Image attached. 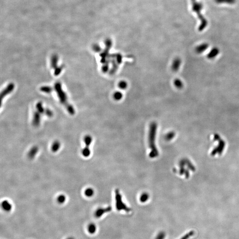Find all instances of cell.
<instances>
[{
    "instance_id": "obj_16",
    "label": "cell",
    "mask_w": 239,
    "mask_h": 239,
    "mask_svg": "<svg viewBox=\"0 0 239 239\" xmlns=\"http://www.w3.org/2000/svg\"><path fill=\"white\" fill-rule=\"evenodd\" d=\"M66 199L67 198L65 195L64 194H60L57 197V201L59 204H62L65 202Z\"/></svg>"
},
{
    "instance_id": "obj_17",
    "label": "cell",
    "mask_w": 239,
    "mask_h": 239,
    "mask_svg": "<svg viewBox=\"0 0 239 239\" xmlns=\"http://www.w3.org/2000/svg\"><path fill=\"white\" fill-rule=\"evenodd\" d=\"M122 97H123V95H122V93H120V92H116L113 94V98L114 99L117 101L121 100Z\"/></svg>"
},
{
    "instance_id": "obj_8",
    "label": "cell",
    "mask_w": 239,
    "mask_h": 239,
    "mask_svg": "<svg viewBox=\"0 0 239 239\" xmlns=\"http://www.w3.org/2000/svg\"><path fill=\"white\" fill-rule=\"evenodd\" d=\"M39 151V148L37 146H34L31 148L27 154L28 157L30 159H32L35 157Z\"/></svg>"
},
{
    "instance_id": "obj_10",
    "label": "cell",
    "mask_w": 239,
    "mask_h": 239,
    "mask_svg": "<svg viewBox=\"0 0 239 239\" xmlns=\"http://www.w3.org/2000/svg\"><path fill=\"white\" fill-rule=\"evenodd\" d=\"M111 210V208L110 207H108V208H105V209H103V208H100L97 210H96V212L95 213V216L96 218H100L102 215H103L105 212H108L110 210Z\"/></svg>"
},
{
    "instance_id": "obj_9",
    "label": "cell",
    "mask_w": 239,
    "mask_h": 239,
    "mask_svg": "<svg viewBox=\"0 0 239 239\" xmlns=\"http://www.w3.org/2000/svg\"><path fill=\"white\" fill-rule=\"evenodd\" d=\"M2 207L5 211L9 212L12 209V205L7 200H4L2 202Z\"/></svg>"
},
{
    "instance_id": "obj_22",
    "label": "cell",
    "mask_w": 239,
    "mask_h": 239,
    "mask_svg": "<svg viewBox=\"0 0 239 239\" xmlns=\"http://www.w3.org/2000/svg\"><path fill=\"white\" fill-rule=\"evenodd\" d=\"M67 239H75L73 237H70L68 238Z\"/></svg>"
},
{
    "instance_id": "obj_5",
    "label": "cell",
    "mask_w": 239,
    "mask_h": 239,
    "mask_svg": "<svg viewBox=\"0 0 239 239\" xmlns=\"http://www.w3.org/2000/svg\"><path fill=\"white\" fill-rule=\"evenodd\" d=\"M220 53L219 49L218 47H213L207 55V57L209 60H212L216 58Z\"/></svg>"
},
{
    "instance_id": "obj_19",
    "label": "cell",
    "mask_w": 239,
    "mask_h": 239,
    "mask_svg": "<svg viewBox=\"0 0 239 239\" xmlns=\"http://www.w3.org/2000/svg\"><path fill=\"white\" fill-rule=\"evenodd\" d=\"M119 86L121 89H125L128 86L127 83L125 81H121L119 83Z\"/></svg>"
},
{
    "instance_id": "obj_11",
    "label": "cell",
    "mask_w": 239,
    "mask_h": 239,
    "mask_svg": "<svg viewBox=\"0 0 239 239\" xmlns=\"http://www.w3.org/2000/svg\"><path fill=\"white\" fill-rule=\"evenodd\" d=\"M61 147V143L59 140H55L53 142L51 147L52 152H56L60 149Z\"/></svg>"
},
{
    "instance_id": "obj_6",
    "label": "cell",
    "mask_w": 239,
    "mask_h": 239,
    "mask_svg": "<svg viewBox=\"0 0 239 239\" xmlns=\"http://www.w3.org/2000/svg\"><path fill=\"white\" fill-rule=\"evenodd\" d=\"M209 45L207 43H203L200 44L195 48V52L198 54L202 53L209 47Z\"/></svg>"
},
{
    "instance_id": "obj_21",
    "label": "cell",
    "mask_w": 239,
    "mask_h": 239,
    "mask_svg": "<svg viewBox=\"0 0 239 239\" xmlns=\"http://www.w3.org/2000/svg\"><path fill=\"white\" fill-rule=\"evenodd\" d=\"M160 236H158L157 239H163V238L164 237V236H163V234H161L159 235Z\"/></svg>"
},
{
    "instance_id": "obj_20",
    "label": "cell",
    "mask_w": 239,
    "mask_h": 239,
    "mask_svg": "<svg viewBox=\"0 0 239 239\" xmlns=\"http://www.w3.org/2000/svg\"><path fill=\"white\" fill-rule=\"evenodd\" d=\"M175 136V133L173 132H171L169 133L168 135L166 136V138L168 140H171L173 137H174Z\"/></svg>"
},
{
    "instance_id": "obj_12",
    "label": "cell",
    "mask_w": 239,
    "mask_h": 239,
    "mask_svg": "<svg viewBox=\"0 0 239 239\" xmlns=\"http://www.w3.org/2000/svg\"><path fill=\"white\" fill-rule=\"evenodd\" d=\"M215 2L218 4H227L233 5L236 2V0H215Z\"/></svg>"
},
{
    "instance_id": "obj_1",
    "label": "cell",
    "mask_w": 239,
    "mask_h": 239,
    "mask_svg": "<svg viewBox=\"0 0 239 239\" xmlns=\"http://www.w3.org/2000/svg\"><path fill=\"white\" fill-rule=\"evenodd\" d=\"M192 2V9L194 12L197 14L200 20V24L198 27L199 32L204 30L208 25V21L201 14V11L203 8L202 3L197 2V0H191Z\"/></svg>"
},
{
    "instance_id": "obj_15",
    "label": "cell",
    "mask_w": 239,
    "mask_h": 239,
    "mask_svg": "<svg viewBox=\"0 0 239 239\" xmlns=\"http://www.w3.org/2000/svg\"><path fill=\"white\" fill-rule=\"evenodd\" d=\"M174 84L175 86L178 89L183 88V83L179 79H176L174 81Z\"/></svg>"
},
{
    "instance_id": "obj_14",
    "label": "cell",
    "mask_w": 239,
    "mask_h": 239,
    "mask_svg": "<svg viewBox=\"0 0 239 239\" xmlns=\"http://www.w3.org/2000/svg\"><path fill=\"white\" fill-rule=\"evenodd\" d=\"M94 193H95L94 190L91 188H88L86 189L84 192V194L85 196L89 197V198L93 196L94 194Z\"/></svg>"
},
{
    "instance_id": "obj_7",
    "label": "cell",
    "mask_w": 239,
    "mask_h": 239,
    "mask_svg": "<svg viewBox=\"0 0 239 239\" xmlns=\"http://www.w3.org/2000/svg\"><path fill=\"white\" fill-rule=\"evenodd\" d=\"M181 64L182 60L179 58H177L175 59L172 63V70L174 71H177L179 69Z\"/></svg>"
},
{
    "instance_id": "obj_2",
    "label": "cell",
    "mask_w": 239,
    "mask_h": 239,
    "mask_svg": "<svg viewBox=\"0 0 239 239\" xmlns=\"http://www.w3.org/2000/svg\"><path fill=\"white\" fill-rule=\"evenodd\" d=\"M157 125L155 122H153L150 126L149 133V143L150 147L151 149L150 156L151 158H155L158 155V152L157 148L155 147V136L157 131Z\"/></svg>"
},
{
    "instance_id": "obj_4",
    "label": "cell",
    "mask_w": 239,
    "mask_h": 239,
    "mask_svg": "<svg viewBox=\"0 0 239 239\" xmlns=\"http://www.w3.org/2000/svg\"><path fill=\"white\" fill-rule=\"evenodd\" d=\"M116 207L118 210H124L126 211H129L130 209L124 204L122 200L121 195L119 193L118 190H116Z\"/></svg>"
},
{
    "instance_id": "obj_3",
    "label": "cell",
    "mask_w": 239,
    "mask_h": 239,
    "mask_svg": "<svg viewBox=\"0 0 239 239\" xmlns=\"http://www.w3.org/2000/svg\"><path fill=\"white\" fill-rule=\"evenodd\" d=\"M92 140V138L90 135H87L84 137V142L85 144V146L82 151V154L84 157H88L90 155L91 152L90 150V146Z\"/></svg>"
},
{
    "instance_id": "obj_13",
    "label": "cell",
    "mask_w": 239,
    "mask_h": 239,
    "mask_svg": "<svg viewBox=\"0 0 239 239\" xmlns=\"http://www.w3.org/2000/svg\"><path fill=\"white\" fill-rule=\"evenodd\" d=\"M87 230L89 233L90 234L95 233L96 231V226L93 223L89 224L87 227Z\"/></svg>"
},
{
    "instance_id": "obj_18",
    "label": "cell",
    "mask_w": 239,
    "mask_h": 239,
    "mask_svg": "<svg viewBox=\"0 0 239 239\" xmlns=\"http://www.w3.org/2000/svg\"><path fill=\"white\" fill-rule=\"evenodd\" d=\"M148 198H149V195L148 194L146 193H143L140 197V201L142 202H144L145 201H146L148 200Z\"/></svg>"
}]
</instances>
